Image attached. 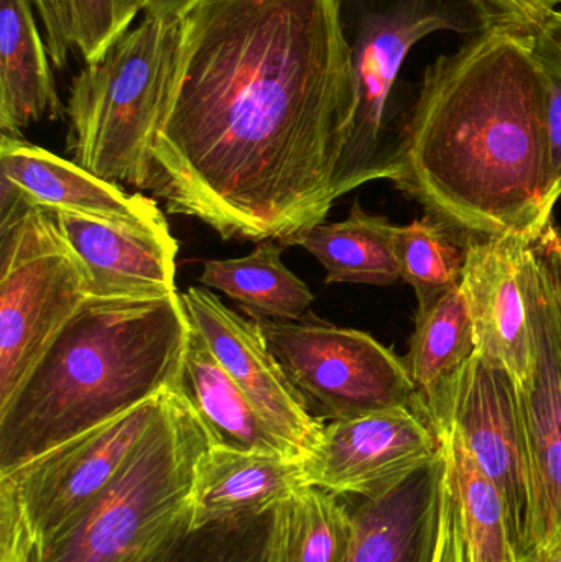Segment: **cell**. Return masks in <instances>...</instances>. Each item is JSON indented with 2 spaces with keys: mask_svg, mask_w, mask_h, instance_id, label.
<instances>
[{
  "mask_svg": "<svg viewBox=\"0 0 561 562\" xmlns=\"http://www.w3.org/2000/svg\"><path fill=\"white\" fill-rule=\"evenodd\" d=\"M355 114L338 0H200L180 19L147 190L224 240L325 223Z\"/></svg>",
  "mask_w": 561,
  "mask_h": 562,
  "instance_id": "1",
  "label": "cell"
},
{
  "mask_svg": "<svg viewBox=\"0 0 561 562\" xmlns=\"http://www.w3.org/2000/svg\"><path fill=\"white\" fill-rule=\"evenodd\" d=\"M394 183L471 236H542L561 191L529 33L491 26L425 69Z\"/></svg>",
  "mask_w": 561,
  "mask_h": 562,
  "instance_id": "2",
  "label": "cell"
},
{
  "mask_svg": "<svg viewBox=\"0 0 561 562\" xmlns=\"http://www.w3.org/2000/svg\"><path fill=\"white\" fill-rule=\"evenodd\" d=\"M190 327L178 291L89 297L0 405V474L177 386Z\"/></svg>",
  "mask_w": 561,
  "mask_h": 562,
  "instance_id": "3",
  "label": "cell"
},
{
  "mask_svg": "<svg viewBox=\"0 0 561 562\" xmlns=\"http://www.w3.org/2000/svg\"><path fill=\"white\" fill-rule=\"evenodd\" d=\"M211 438L177 386L114 481L33 562H135L190 520L198 465Z\"/></svg>",
  "mask_w": 561,
  "mask_h": 562,
  "instance_id": "4",
  "label": "cell"
},
{
  "mask_svg": "<svg viewBox=\"0 0 561 562\" xmlns=\"http://www.w3.org/2000/svg\"><path fill=\"white\" fill-rule=\"evenodd\" d=\"M180 20L145 15L72 79L66 115L72 161L101 180L147 190L150 150L167 104Z\"/></svg>",
  "mask_w": 561,
  "mask_h": 562,
  "instance_id": "5",
  "label": "cell"
},
{
  "mask_svg": "<svg viewBox=\"0 0 561 562\" xmlns=\"http://www.w3.org/2000/svg\"><path fill=\"white\" fill-rule=\"evenodd\" d=\"M338 13L351 55L355 114L336 200L369 181L397 178L404 119L394 92L408 52L431 33L491 29L470 0H338Z\"/></svg>",
  "mask_w": 561,
  "mask_h": 562,
  "instance_id": "6",
  "label": "cell"
},
{
  "mask_svg": "<svg viewBox=\"0 0 561 562\" xmlns=\"http://www.w3.org/2000/svg\"><path fill=\"white\" fill-rule=\"evenodd\" d=\"M89 297L85 267L55 211L0 178V405Z\"/></svg>",
  "mask_w": 561,
  "mask_h": 562,
  "instance_id": "7",
  "label": "cell"
},
{
  "mask_svg": "<svg viewBox=\"0 0 561 562\" xmlns=\"http://www.w3.org/2000/svg\"><path fill=\"white\" fill-rule=\"evenodd\" d=\"M270 350L319 422L391 408H422L405 360L371 334L303 321H259ZM425 415V413H424Z\"/></svg>",
  "mask_w": 561,
  "mask_h": 562,
  "instance_id": "8",
  "label": "cell"
},
{
  "mask_svg": "<svg viewBox=\"0 0 561 562\" xmlns=\"http://www.w3.org/2000/svg\"><path fill=\"white\" fill-rule=\"evenodd\" d=\"M167 392L0 474L19 497L35 548L65 530L114 481Z\"/></svg>",
  "mask_w": 561,
  "mask_h": 562,
  "instance_id": "9",
  "label": "cell"
},
{
  "mask_svg": "<svg viewBox=\"0 0 561 562\" xmlns=\"http://www.w3.org/2000/svg\"><path fill=\"white\" fill-rule=\"evenodd\" d=\"M451 426L500 492L517 553L526 560L539 541V504L519 383L476 352L458 383Z\"/></svg>",
  "mask_w": 561,
  "mask_h": 562,
  "instance_id": "10",
  "label": "cell"
},
{
  "mask_svg": "<svg viewBox=\"0 0 561 562\" xmlns=\"http://www.w3.org/2000/svg\"><path fill=\"white\" fill-rule=\"evenodd\" d=\"M440 454V438L427 416L401 406L326 423L305 464L315 487L374 501L435 464Z\"/></svg>",
  "mask_w": 561,
  "mask_h": 562,
  "instance_id": "11",
  "label": "cell"
},
{
  "mask_svg": "<svg viewBox=\"0 0 561 562\" xmlns=\"http://www.w3.org/2000/svg\"><path fill=\"white\" fill-rule=\"evenodd\" d=\"M180 296L188 321L201 334L217 362L267 423L308 459L322 442L326 423L306 408L270 350L262 324L240 316L206 288L190 286Z\"/></svg>",
  "mask_w": 561,
  "mask_h": 562,
  "instance_id": "12",
  "label": "cell"
},
{
  "mask_svg": "<svg viewBox=\"0 0 561 562\" xmlns=\"http://www.w3.org/2000/svg\"><path fill=\"white\" fill-rule=\"evenodd\" d=\"M532 243L524 257V283L536 357L529 380L519 385V393L536 479L540 541L561 531V323Z\"/></svg>",
  "mask_w": 561,
  "mask_h": 562,
  "instance_id": "13",
  "label": "cell"
},
{
  "mask_svg": "<svg viewBox=\"0 0 561 562\" xmlns=\"http://www.w3.org/2000/svg\"><path fill=\"white\" fill-rule=\"evenodd\" d=\"M532 240L476 237L467 246L461 290L473 319L478 352L503 366L519 385L536 357L524 257Z\"/></svg>",
  "mask_w": 561,
  "mask_h": 562,
  "instance_id": "14",
  "label": "cell"
},
{
  "mask_svg": "<svg viewBox=\"0 0 561 562\" xmlns=\"http://www.w3.org/2000/svg\"><path fill=\"white\" fill-rule=\"evenodd\" d=\"M0 178L26 198L53 211L101 221L112 226L170 236L158 204L141 193H127L91 171L38 145L2 134Z\"/></svg>",
  "mask_w": 561,
  "mask_h": 562,
  "instance_id": "15",
  "label": "cell"
},
{
  "mask_svg": "<svg viewBox=\"0 0 561 562\" xmlns=\"http://www.w3.org/2000/svg\"><path fill=\"white\" fill-rule=\"evenodd\" d=\"M56 223L81 260L98 300H154L177 293L175 237L112 226L55 211Z\"/></svg>",
  "mask_w": 561,
  "mask_h": 562,
  "instance_id": "16",
  "label": "cell"
},
{
  "mask_svg": "<svg viewBox=\"0 0 561 562\" xmlns=\"http://www.w3.org/2000/svg\"><path fill=\"white\" fill-rule=\"evenodd\" d=\"M306 485L305 461L211 445L198 465L190 527L270 514Z\"/></svg>",
  "mask_w": 561,
  "mask_h": 562,
  "instance_id": "17",
  "label": "cell"
},
{
  "mask_svg": "<svg viewBox=\"0 0 561 562\" xmlns=\"http://www.w3.org/2000/svg\"><path fill=\"white\" fill-rule=\"evenodd\" d=\"M177 390L200 416L211 445L306 461L257 412L193 326L181 359Z\"/></svg>",
  "mask_w": 561,
  "mask_h": 562,
  "instance_id": "18",
  "label": "cell"
},
{
  "mask_svg": "<svg viewBox=\"0 0 561 562\" xmlns=\"http://www.w3.org/2000/svg\"><path fill=\"white\" fill-rule=\"evenodd\" d=\"M444 459L374 501H361L352 515L346 562H430L437 530Z\"/></svg>",
  "mask_w": 561,
  "mask_h": 562,
  "instance_id": "19",
  "label": "cell"
},
{
  "mask_svg": "<svg viewBox=\"0 0 561 562\" xmlns=\"http://www.w3.org/2000/svg\"><path fill=\"white\" fill-rule=\"evenodd\" d=\"M476 352L473 319L461 284L415 316L404 360L438 438L451 428L455 393Z\"/></svg>",
  "mask_w": 561,
  "mask_h": 562,
  "instance_id": "20",
  "label": "cell"
},
{
  "mask_svg": "<svg viewBox=\"0 0 561 562\" xmlns=\"http://www.w3.org/2000/svg\"><path fill=\"white\" fill-rule=\"evenodd\" d=\"M32 3L0 0V131L10 137H22L23 128L42 119L66 114Z\"/></svg>",
  "mask_w": 561,
  "mask_h": 562,
  "instance_id": "21",
  "label": "cell"
},
{
  "mask_svg": "<svg viewBox=\"0 0 561 562\" xmlns=\"http://www.w3.org/2000/svg\"><path fill=\"white\" fill-rule=\"evenodd\" d=\"M399 226L388 217L368 213L352 204L341 223H322L296 233L283 247L299 246L312 254L326 270V283L389 286L401 280Z\"/></svg>",
  "mask_w": 561,
  "mask_h": 562,
  "instance_id": "22",
  "label": "cell"
},
{
  "mask_svg": "<svg viewBox=\"0 0 561 562\" xmlns=\"http://www.w3.org/2000/svg\"><path fill=\"white\" fill-rule=\"evenodd\" d=\"M279 240H260L240 259L207 260L200 281L236 301L254 321H303L315 294L282 262Z\"/></svg>",
  "mask_w": 561,
  "mask_h": 562,
  "instance_id": "23",
  "label": "cell"
},
{
  "mask_svg": "<svg viewBox=\"0 0 561 562\" xmlns=\"http://www.w3.org/2000/svg\"><path fill=\"white\" fill-rule=\"evenodd\" d=\"M351 510L339 495L306 485L272 510L266 562H346Z\"/></svg>",
  "mask_w": 561,
  "mask_h": 562,
  "instance_id": "24",
  "label": "cell"
},
{
  "mask_svg": "<svg viewBox=\"0 0 561 562\" xmlns=\"http://www.w3.org/2000/svg\"><path fill=\"white\" fill-rule=\"evenodd\" d=\"M440 442L445 469L460 507L470 562H523L503 498L474 461L460 432L451 426Z\"/></svg>",
  "mask_w": 561,
  "mask_h": 562,
  "instance_id": "25",
  "label": "cell"
},
{
  "mask_svg": "<svg viewBox=\"0 0 561 562\" xmlns=\"http://www.w3.org/2000/svg\"><path fill=\"white\" fill-rule=\"evenodd\" d=\"M455 231L434 214L399 226V270L401 280L407 281L417 294V313L428 310L463 280L467 247L458 244Z\"/></svg>",
  "mask_w": 561,
  "mask_h": 562,
  "instance_id": "26",
  "label": "cell"
},
{
  "mask_svg": "<svg viewBox=\"0 0 561 562\" xmlns=\"http://www.w3.org/2000/svg\"><path fill=\"white\" fill-rule=\"evenodd\" d=\"M270 520L272 512L200 528L190 527L188 520L135 562H266Z\"/></svg>",
  "mask_w": 561,
  "mask_h": 562,
  "instance_id": "27",
  "label": "cell"
},
{
  "mask_svg": "<svg viewBox=\"0 0 561 562\" xmlns=\"http://www.w3.org/2000/svg\"><path fill=\"white\" fill-rule=\"evenodd\" d=\"M145 0H72L76 48L86 65L99 61L128 32Z\"/></svg>",
  "mask_w": 561,
  "mask_h": 562,
  "instance_id": "28",
  "label": "cell"
},
{
  "mask_svg": "<svg viewBox=\"0 0 561 562\" xmlns=\"http://www.w3.org/2000/svg\"><path fill=\"white\" fill-rule=\"evenodd\" d=\"M527 33L549 88L553 173L561 191V10H553L540 25Z\"/></svg>",
  "mask_w": 561,
  "mask_h": 562,
  "instance_id": "29",
  "label": "cell"
},
{
  "mask_svg": "<svg viewBox=\"0 0 561 562\" xmlns=\"http://www.w3.org/2000/svg\"><path fill=\"white\" fill-rule=\"evenodd\" d=\"M430 562H470L463 525H461L460 507H458L453 487L448 479L445 462L444 472H441L440 501H438L437 530H435Z\"/></svg>",
  "mask_w": 561,
  "mask_h": 562,
  "instance_id": "30",
  "label": "cell"
},
{
  "mask_svg": "<svg viewBox=\"0 0 561 562\" xmlns=\"http://www.w3.org/2000/svg\"><path fill=\"white\" fill-rule=\"evenodd\" d=\"M35 543L10 482L0 479V562H33Z\"/></svg>",
  "mask_w": 561,
  "mask_h": 562,
  "instance_id": "31",
  "label": "cell"
},
{
  "mask_svg": "<svg viewBox=\"0 0 561 562\" xmlns=\"http://www.w3.org/2000/svg\"><path fill=\"white\" fill-rule=\"evenodd\" d=\"M40 12L49 58L56 68L63 69L69 61V53L76 48L75 13L72 0H33Z\"/></svg>",
  "mask_w": 561,
  "mask_h": 562,
  "instance_id": "32",
  "label": "cell"
},
{
  "mask_svg": "<svg viewBox=\"0 0 561 562\" xmlns=\"http://www.w3.org/2000/svg\"><path fill=\"white\" fill-rule=\"evenodd\" d=\"M478 7L491 26L530 32L540 25L553 7L549 0H470Z\"/></svg>",
  "mask_w": 561,
  "mask_h": 562,
  "instance_id": "33",
  "label": "cell"
},
{
  "mask_svg": "<svg viewBox=\"0 0 561 562\" xmlns=\"http://www.w3.org/2000/svg\"><path fill=\"white\" fill-rule=\"evenodd\" d=\"M534 254L556 301L561 323V229L553 223L532 243Z\"/></svg>",
  "mask_w": 561,
  "mask_h": 562,
  "instance_id": "34",
  "label": "cell"
},
{
  "mask_svg": "<svg viewBox=\"0 0 561 562\" xmlns=\"http://www.w3.org/2000/svg\"><path fill=\"white\" fill-rule=\"evenodd\" d=\"M200 0H145V15L161 20H180Z\"/></svg>",
  "mask_w": 561,
  "mask_h": 562,
  "instance_id": "35",
  "label": "cell"
},
{
  "mask_svg": "<svg viewBox=\"0 0 561 562\" xmlns=\"http://www.w3.org/2000/svg\"><path fill=\"white\" fill-rule=\"evenodd\" d=\"M523 562H561V531H553L537 543Z\"/></svg>",
  "mask_w": 561,
  "mask_h": 562,
  "instance_id": "36",
  "label": "cell"
},
{
  "mask_svg": "<svg viewBox=\"0 0 561 562\" xmlns=\"http://www.w3.org/2000/svg\"><path fill=\"white\" fill-rule=\"evenodd\" d=\"M549 3L553 9H557V7L561 5V0H549Z\"/></svg>",
  "mask_w": 561,
  "mask_h": 562,
  "instance_id": "37",
  "label": "cell"
}]
</instances>
